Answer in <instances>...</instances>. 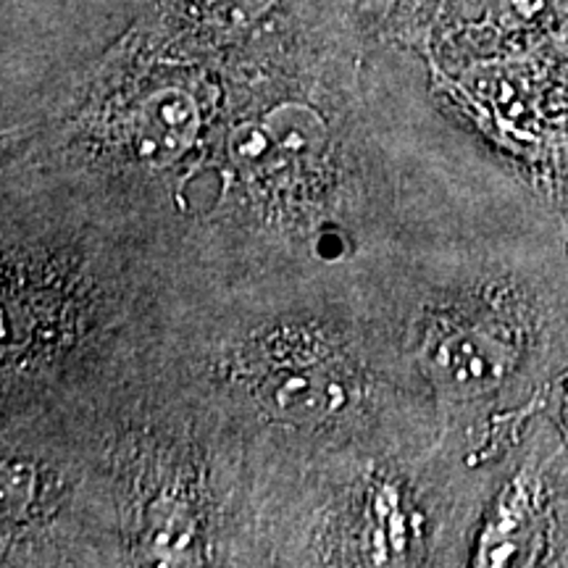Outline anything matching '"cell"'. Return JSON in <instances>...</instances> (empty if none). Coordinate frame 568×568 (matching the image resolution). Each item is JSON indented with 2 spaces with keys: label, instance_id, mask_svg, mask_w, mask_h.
Returning <instances> with one entry per match:
<instances>
[{
  "label": "cell",
  "instance_id": "6",
  "mask_svg": "<svg viewBox=\"0 0 568 568\" xmlns=\"http://www.w3.org/2000/svg\"><path fill=\"white\" fill-rule=\"evenodd\" d=\"M230 153L237 166H243L245 172L253 174H268L280 163L287 161L264 119L261 122H245L234 126V132L230 134Z\"/></svg>",
  "mask_w": 568,
  "mask_h": 568
},
{
  "label": "cell",
  "instance_id": "5",
  "mask_svg": "<svg viewBox=\"0 0 568 568\" xmlns=\"http://www.w3.org/2000/svg\"><path fill=\"white\" fill-rule=\"evenodd\" d=\"M276 145L287 161H314L326 148L322 116L303 103H282L264 116Z\"/></svg>",
  "mask_w": 568,
  "mask_h": 568
},
{
  "label": "cell",
  "instance_id": "3",
  "mask_svg": "<svg viewBox=\"0 0 568 568\" xmlns=\"http://www.w3.org/2000/svg\"><path fill=\"white\" fill-rule=\"evenodd\" d=\"M542 542V497L539 485L529 477H518L503 489L497 506L481 531L479 566L535 564Z\"/></svg>",
  "mask_w": 568,
  "mask_h": 568
},
{
  "label": "cell",
  "instance_id": "1",
  "mask_svg": "<svg viewBox=\"0 0 568 568\" xmlns=\"http://www.w3.org/2000/svg\"><path fill=\"white\" fill-rule=\"evenodd\" d=\"M261 389L268 408L293 422H318L345 408L347 385L329 355L301 335H282L266 347Z\"/></svg>",
  "mask_w": 568,
  "mask_h": 568
},
{
  "label": "cell",
  "instance_id": "4",
  "mask_svg": "<svg viewBox=\"0 0 568 568\" xmlns=\"http://www.w3.org/2000/svg\"><path fill=\"white\" fill-rule=\"evenodd\" d=\"M201 130L197 105L187 92H153L134 116V153L148 163H172L190 151Z\"/></svg>",
  "mask_w": 568,
  "mask_h": 568
},
{
  "label": "cell",
  "instance_id": "7",
  "mask_svg": "<svg viewBox=\"0 0 568 568\" xmlns=\"http://www.w3.org/2000/svg\"><path fill=\"white\" fill-rule=\"evenodd\" d=\"M34 495V471L32 466L11 464L3 466V516L6 521L24 518Z\"/></svg>",
  "mask_w": 568,
  "mask_h": 568
},
{
  "label": "cell",
  "instance_id": "2",
  "mask_svg": "<svg viewBox=\"0 0 568 568\" xmlns=\"http://www.w3.org/2000/svg\"><path fill=\"white\" fill-rule=\"evenodd\" d=\"M516 358L514 343L479 324L450 326L426 351L435 382L456 397L495 393L514 374Z\"/></svg>",
  "mask_w": 568,
  "mask_h": 568
},
{
  "label": "cell",
  "instance_id": "8",
  "mask_svg": "<svg viewBox=\"0 0 568 568\" xmlns=\"http://www.w3.org/2000/svg\"><path fill=\"white\" fill-rule=\"evenodd\" d=\"M558 414H560V424H564L566 435H568V376L560 382V393H558Z\"/></svg>",
  "mask_w": 568,
  "mask_h": 568
}]
</instances>
